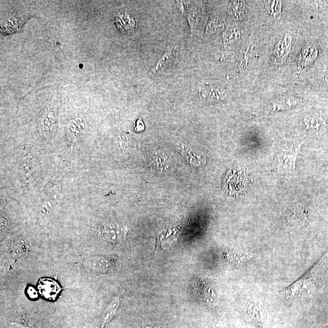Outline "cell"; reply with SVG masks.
I'll return each instance as SVG.
<instances>
[{
	"label": "cell",
	"instance_id": "1",
	"mask_svg": "<svg viewBox=\"0 0 328 328\" xmlns=\"http://www.w3.org/2000/svg\"><path fill=\"white\" fill-rule=\"evenodd\" d=\"M327 264L328 252L302 277L285 289L283 291L285 297L294 301L310 296L316 290L318 281Z\"/></svg>",
	"mask_w": 328,
	"mask_h": 328
},
{
	"label": "cell",
	"instance_id": "2",
	"mask_svg": "<svg viewBox=\"0 0 328 328\" xmlns=\"http://www.w3.org/2000/svg\"><path fill=\"white\" fill-rule=\"evenodd\" d=\"M127 229L116 222L108 223L101 229V235L107 241L117 243L126 239Z\"/></svg>",
	"mask_w": 328,
	"mask_h": 328
},
{
	"label": "cell",
	"instance_id": "3",
	"mask_svg": "<svg viewBox=\"0 0 328 328\" xmlns=\"http://www.w3.org/2000/svg\"><path fill=\"white\" fill-rule=\"evenodd\" d=\"M85 267L90 270L100 273H106L114 268L113 260L105 256H95L85 259Z\"/></svg>",
	"mask_w": 328,
	"mask_h": 328
},
{
	"label": "cell",
	"instance_id": "4",
	"mask_svg": "<svg viewBox=\"0 0 328 328\" xmlns=\"http://www.w3.org/2000/svg\"><path fill=\"white\" fill-rule=\"evenodd\" d=\"M248 313L249 317L258 328H271L270 317L262 308L251 304L249 305Z\"/></svg>",
	"mask_w": 328,
	"mask_h": 328
},
{
	"label": "cell",
	"instance_id": "5",
	"mask_svg": "<svg viewBox=\"0 0 328 328\" xmlns=\"http://www.w3.org/2000/svg\"><path fill=\"white\" fill-rule=\"evenodd\" d=\"M39 293L47 299H54L61 291V288L56 281L50 278H43L39 282Z\"/></svg>",
	"mask_w": 328,
	"mask_h": 328
},
{
	"label": "cell",
	"instance_id": "6",
	"mask_svg": "<svg viewBox=\"0 0 328 328\" xmlns=\"http://www.w3.org/2000/svg\"><path fill=\"white\" fill-rule=\"evenodd\" d=\"M115 24L124 34H129L136 28V21L132 15L126 12L117 13L115 16Z\"/></svg>",
	"mask_w": 328,
	"mask_h": 328
},
{
	"label": "cell",
	"instance_id": "7",
	"mask_svg": "<svg viewBox=\"0 0 328 328\" xmlns=\"http://www.w3.org/2000/svg\"><path fill=\"white\" fill-rule=\"evenodd\" d=\"M176 57V52L175 48L169 47L161 57L157 61L155 67L153 68L152 73L156 74L157 72L164 70V69L169 68L171 66L174 61L175 60Z\"/></svg>",
	"mask_w": 328,
	"mask_h": 328
},
{
	"label": "cell",
	"instance_id": "8",
	"mask_svg": "<svg viewBox=\"0 0 328 328\" xmlns=\"http://www.w3.org/2000/svg\"><path fill=\"white\" fill-rule=\"evenodd\" d=\"M119 304V298L116 297L114 298V299L111 301V303L108 305L106 310H105L104 312L102 317H101V327L106 326V324L108 323H109L111 319H113L115 314L117 313Z\"/></svg>",
	"mask_w": 328,
	"mask_h": 328
},
{
	"label": "cell",
	"instance_id": "9",
	"mask_svg": "<svg viewBox=\"0 0 328 328\" xmlns=\"http://www.w3.org/2000/svg\"><path fill=\"white\" fill-rule=\"evenodd\" d=\"M287 219L293 225H301L306 221V216L300 209H295L289 213Z\"/></svg>",
	"mask_w": 328,
	"mask_h": 328
},
{
	"label": "cell",
	"instance_id": "10",
	"mask_svg": "<svg viewBox=\"0 0 328 328\" xmlns=\"http://www.w3.org/2000/svg\"><path fill=\"white\" fill-rule=\"evenodd\" d=\"M229 257L232 260H234L235 262H241V263L253 260L255 257L254 254L244 251L232 252Z\"/></svg>",
	"mask_w": 328,
	"mask_h": 328
},
{
	"label": "cell",
	"instance_id": "11",
	"mask_svg": "<svg viewBox=\"0 0 328 328\" xmlns=\"http://www.w3.org/2000/svg\"><path fill=\"white\" fill-rule=\"evenodd\" d=\"M287 42V38H285V40L283 42L278 44L276 47V50H275V59L277 61H283V59L286 57L290 49H288V47H290V46L285 48L284 47Z\"/></svg>",
	"mask_w": 328,
	"mask_h": 328
},
{
	"label": "cell",
	"instance_id": "12",
	"mask_svg": "<svg viewBox=\"0 0 328 328\" xmlns=\"http://www.w3.org/2000/svg\"><path fill=\"white\" fill-rule=\"evenodd\" d=\"M242 8V3L234 2L230 6L229 11L231 15L234 17L238 18V16L241 14Z\"/></svg>",
	"mask_w": 328,
	"mask_h": 328
},
{
	"label": "cell",
	"instance_id": "13",
	"mask_svg": "<svg viewBox=\"0 0 328 328\" xmlns=\"http://www.w3.org/2000/svg\"><path fill=\"white\" fill-rule=\"evenodd\" d=\"M28 293L29 296H30V297L32 298H35L38 297L37 293V292H36L34 288H29L28 290Z\"/></svg>",
	"mask_w": 328,
	"mask_h": 328
}]
</instances>
